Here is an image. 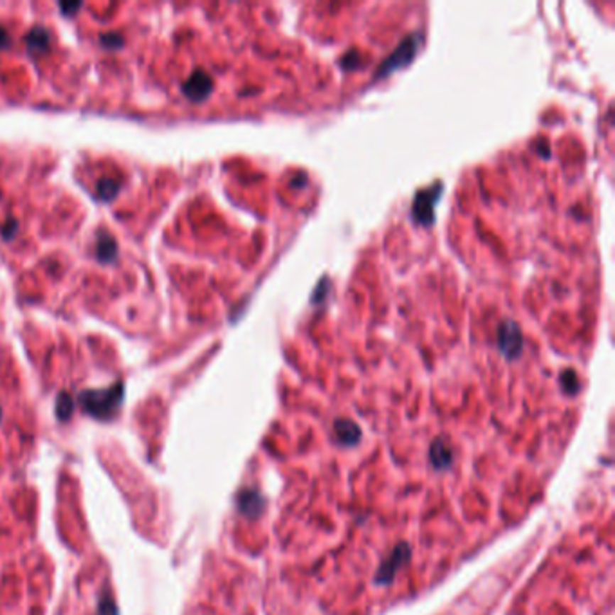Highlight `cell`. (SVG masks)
<instances>
[{"mask_svg": "<svg viewBox=\"0 0 615 615\" xmlns=\"http://www.w3.org/2000/svg\"><path fill=\"white\" fill-rule=\"evenodd\" d=\"M420 42H423V35H410L406 40H403V43H401L399 48H397L396 51L388 56V60L377 69L376 78L388 76L392 75L396 69H399V67L408 65V63L413 60L415 53L419 51Z\"/></svg>", "mask_w": 615, "mask_h": 615, "instance_id": "obj_1", "label": "cell"}, {"mask_svg": "<svg viewBox=\"0 0 615 615\" xmlns=\"http://www.w3.org/2000/svg\"><path fill=\"white\" fill-rule=\"evenodd\" d=\"M440 193H442L440 185H437L435 188H428L417 193L412 208V219L415 220V222L423 224V226H428V224L433 222V217H435L433 209H435L437 202H439Z\"/></svg>", "mask_w": 615, "mask_h": 615, "instance_id": "obj_2", "label": "cell"}, {"mask_svg": "<svg viewBox=\"0 0 615 615\" xmlns=\"http://www.w3.org/2000/svg\"><path fill=\"white\" fill-rule=\"evenodd\" d=\"M523 337H521L520 327L514 322H504L498 329V347L506 357H516L521 352Z\"/></svg>", "mask_w": 615, "mask_h": 615, "instance_id": "obj_3", "label": "cell"}]
</instances>
